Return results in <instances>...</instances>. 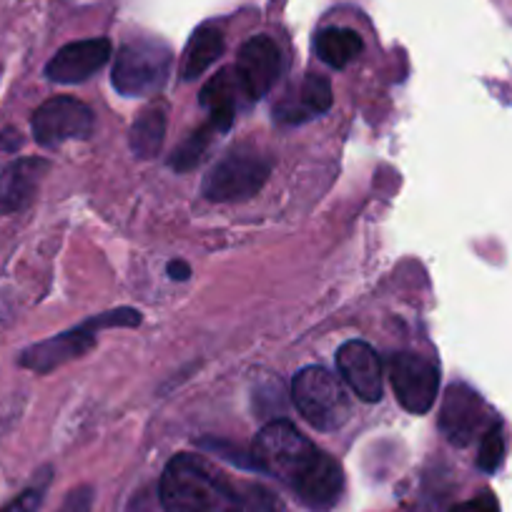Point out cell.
Wrapping results in <instances>:
<instances>
[{
    "mask_svg": "<svg viewBox=\"0 0 512 512\" xmlns=\"http://www.w3.org/2000/svg\"><path fill=\"white\" fill-rule=\"evenodd\" d=\"M251 460L259 472H267L292 487L299 500L314 512H329L344 492V472L339 462L287 420H274L259 430L251 445Z\"/></svg>",
    "mask_w": 512,
    "mask_h": 512,
    "instance_id": "obj_1",
    "label": "cell"
},
{
    "mask_svg": "<svg viewBox=\"0 0 512 512\" xmlns=\"http://www.w3.org/2000/svg\"><path fill=\"white\" fill-rule=\"evenodd\" d=\"M166 512H282V502L259 485H239L199 455H176L161 477Z\"/></svg>",
    "mask_w": 512,
    "mask_h": 512,
    "instance_id": "obj_2",
    "label": "cell"
},
{
    "mask_svg": "<svg viewBox=\"0 0 512 512\" xmlns=\"http://www.w3.org/2000/svg\"><path fill=\"white\" fill-rule=\"evenodd\" d=\"M141 324V314L136 309H111L106 314L91 317L83 322L81 327H73L68 332L56 334V337L38 342L28 347L21 354V367L33 369V372H53L61 364L71 362V359L83 357L91 352L96 344V332L103 327H136Z\"/></svg>",
    "mask_w": 512,
    "mask_h": 512,
    "instance_id": "obj_3",
    "label": "cell"
},
{
    "mask_svg": "<svg viewBox=\"0 0 512 512\" xmlns=\"http://www.w3.org/2000/svg\"><path fill=\"white\" fill-rule=\"evenodd\" d=\"M292 400L299 415L319 432L339 430L352 415L347 390L324 367L299 369L292 382Z\"/></svg>",
    "mask_w": 512,
    "mask_h": 512,
    "instance_id": "obj_4",
    "label": "cell"
},
{
    "mask_svg": "<svg viewBox=\"0 0 512 512\" xmlns=\"http://www.w3.org/2000/svg\"><path fill=\"white\" fill-rule=\"evenodd\" d=\"M171 73V51L159 41H131L118 48L113 88L121 96H154Z\"/></svg>",
    "mask_w": 512,
    "mask_h": 512,
    "instance_id": "obj_5",
    "label": "cell"
},
{
    "mask_svg": "<svg viewBox=\"0 0 512 512\" xmlns=\"http://www.w3.org/2000/svg\"><path fill=\"white\" fill-rule=\"evenodd\" d=\"M269 174H272V161L267 156L234 151L206 171L201 191L206 199L216 201V204L246 201L262 191Z\"/></svg>",
    "mask_w": 512,
    "mask_h": 512,
    "instance_id": "obj_6",
    "label": "cell"
},
{
    "mask_svg": "<svg viewBox=\"0 0 512 512\" xmlns=\"http://www.w3.org/2000/svg\"><path fill=\"white\" fill-rule=\"evenodd\" d=\"M93 111L86 103L71 96H56L43 103L31 118L33 136L46 149L66 144V141H83L93 134Z\"/></svg>",
    "mask_w": 512,
    "mask_h": 512,
    "instance_id": "obj_7",
    "label": "cell"
},
{
    "mask_svg": "<svg viewBox=\"0 0 512 512\" xmlns=\"http://www.w3.org/2000/svg\"><path fill=\"white\" fill-rule=\"evenodd\" d=\"M390 382L397 400L412 415L432 410L440 390V369L420 354L402 352L390 359Z\"/></svg>",
    "mask_w": 512,
    "mask_h": 512,
    "instance_id": "obj_8",
    "label": "cell"
},
{
    "mask_svg": "<svg viewBox=\"0 0 512 512\" xmlns=\"http://www.w3.org/2000/svg\"><path fill=\"white\" fill-rule=\"evenodd\" d=\"M487 420V407L467 384H450L440 410V430L452 445H470Z\"/></svg>",
    "mask_w": 512,
    "mask_h": 512,
    "instance_id": "obj_9",
    "label": "cell"
},
{
    "mask_svg": "<svg viewBox=\"0 0 512 512\" xmlns=\"http://www.w3.org/2000/svg\"><path fill=\"white\" fill-rule=\"evenodd\" d=\"M111 58V41L108 38H86L63 46L56 56L48 61L46 76L53 83H83L101 71Z\"/></svg>",
    "mask_w": 512,
    "mask_h": 512,
    "instance_id": "obj_10",
    "label": "cell"
},
{
    "mask_svg": "<svg viewBox=\"0 0 512 512\" xmlns=\"http://www.w3.org/2000/svg\"><path fill=\"white\" fill-rule=\"evenodd\" d=\"M337 367L359 400H382V362L367 342H344L337 352Z\"/></svg>",
    "mask_w": 512,
    "mask_h": 512,
    "instance_id": "obj_11",
    "label": "cell"
},
{
    "mask_svg": "<svg viewBox=\"0 0 512 512\" xmlns=\"http://www.w3.org/2000/svg\"><path fill=\"white\" fill-rule=\"evenodd\" d=\"M236 68L244 76L254 101L267 96L277 78L282 76V51L269 36H254L241 46Z\"/></svg>",
    "mask_w": 512,
    "mask_h": 512,
    "instance_id": "obj_12",
    "label": "cell"
},
{
    "mask_svg": "<svg viewBox=\"0 0 512 512\" xmlns=\"http://www.w3.org/2000/svg\"><path fill=\"white\" fill-rule=\"evenodd\" d=\"M46 171L48 161L43 159H21L8 164L0 174V211L13 214V211L26 209L36 196Z\"/></svg>",
    "mask_w": 512,
    "mask_h": 512,
    "instance_id": "obj_13",
    "label": "cell"
},
{
    "mask_svg": "<svg viewBox=\"0 0 512 512\" xmlns=\"http://www.w3.org/2000/svg\"><path fill=\"white\" fill-rule=\"evenodd\" d=\"M254 103V96H251L249 86H246L244 76L236 66L224 68V71L216 73L204 88H201V106L211 111H239V108H246Z\"/></svg>",
    "mask_w": 512,
    "mask_h": 512,
    "instance_id": "obj_14",
    "label": "cell"
},
{
    "mask_svg": "<svg viewBox=\"0 0 512 512\" xmlns=\"http://www.w3.org/2000/svg\"><path fill=\"white\" fill-rule=\"evenodd\" d=\"M224 53V33L216 26L206 23V26L196 28L194 36L189 38L184 58H181V78L184 81H194L201 73L209 71Z\"/></svg>",
    "mask_w": 512,
    "mask_h": 512,
    "instance_id": "obj_15",
    "label": "cell"
},
{
    "mask_svg": "<svg viewBox=\"0 0 512 512\" xmlns=\"http://www.w3.org/2000/svg\"><path fill=\"white\" fill-rule=\"evenodd\" d=\"M314 51H317L319 61L342 71L349 63L357 61L359 53L364 51V43L362 36L352 28H324L314 41Z\"/></svg>",
    "mask_w": 512,
    "mask_h": 512,
    "instance_id": "obj_16",
    "label": "cell"
},
{
    "mask_svg": "<svg viewBox=\"0 0 512 512\" xmlns=\"http://www.w3.org/2000/svg\"><path fill=\"white\" fill-rule=\"evenodd\" d=\"M166 136V108L161 103L144 108L128 131V146L139 159H154Z\"/></svg>",
    "mask_w": 512,
    "mask_h": 512,
    "instance_id": "obj_17",
    "label": "cell"
},
{
    "mask_svg": "<svg viewBox=\"0 0 512 512\" xmlns=\"http://www.w3.org/2000/svg\"><path fill=\"white\" fill-rule=\"evenodd\" d=\"M302 96H299V106H282L279 108V118L282 121H302V118L317 116L332 108L334 96H332V83L322 76H307L302 86Z\"/></svg>",
    "mask_w": 512,
    "mask_h": 512,
    "instance_id": "obj_18",
    "label": "cell"
},
{
    "mask_svg": "<svg viewBox=\"0 0 512 512\" xmlns=\"http://www.w3.org/2000/svg\"><path fill=\"white\" fill-rule=\"evenodd\" d=\"M216 134H219V131H216L214 123L211 121L204 123L199 131H194V134H191L189 139H186L184 144L174 151V154H171V161H169L171 169H176V171L194 169V166L201 161V156L206 154V149H209V144L214 141Z\"/></svg>",
    "mask_w": 512,
    "mask_h": 512,
    "instance_id": "obj_19",
    "label": "cell"
},
{
    "mask_svg": "<svg viewBox=\"0 0 512 512\" xmlns=\"http://www.w3.org/2000/svg\"><path fill=\"white\" fill-rule=\"evenodd\" d=\"M505 447H507L505 427H502V422H492L480 442V455H477V465H480V470L487 472V475L497 472V467H500L502 460H505Z\"/></svg>",
    "mask_w": 512,
    "mask_h": 512,
    "instance_id": "obj_20",
    "label": "cell"
},
{
    "mask_svg": "<svg viewBox=\"0 0 512 512\" xmlns=\"http://www.w3.org/2000/svg\"><path fill=\"white\" fill-rule=\"evenodd\" d=\"M93 507V487L81 485L76 490H71L66 495V500L61 502L58 512H91Z\"/></svg>",
    "mask_w": 512,
    "mask_h": 512,
    "instance_id": "obj_21",
    "label": "cell"
},
{
    "mask_svg": "<svg viewBox=\"0 0 512 512\" xmlns=\"http://www.w3.org/2000/svg\"><path fill=\"white\" fill-rule=\"evenodd\" d=\"M41 500H43V485H36L31 487V490L23 492V495H18L13 502H8L0 512H38Z\"/></svg>",
    "mask_w": 512,
    "mask_h": 512,
    "instance_id": "obj_22",
    "label": "cell"
},
{
    "mask_svg": "<svg viewBox=\"0 0 512 512\" xmlns=\"http://www.w3.org/2000/svg\"><path fill=\"white\" fill-rule=\"evenodd\" d=\"M452 512H500V505H497V497L487 490V492H480L477 497H470V500L460 502V505H455L452 507Z\"/></svg>",
    "mask_w": 512,
    "mask_h": 512,
    "instance_id": "obj_23",
    "label": "cell"
},
{
    "mask_svg": "<svg viewBox=\"0 0 512 512\" xmlns=\"http://www.w3.org/2000/svg\"><path fill=\"white\" fill-rule=\"evenodd\" d=\"M169 277L179 279V282H186L191 277V267L186 262H171L169 264Z\"/></svg>",
    "mask_w": 512,
    "mask_h": 512,
    "instance_id": "obj_24",
    "label": "cell"
}]
</instances>
